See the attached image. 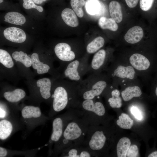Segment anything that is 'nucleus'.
<instances>
[{
  "label": "nucleus",
  "mask_w": 157,
  "mask_h": 157,
  "mask_svg": "<svg viewBox=\"0 0 157 157\" xmlns=\"http://www.w3.org/2000/svg\"><path fill=\"white\" fill-rule=\"evenodd\" d=\"M62 83L56 85L51 95L53 109L56 112L67 108H77L82 100L79 83L69 80Z\"/></svg>",
  "instance_id": "obj_1"
},
{
  "label": "nucleus",
  "mask_w": 157,
  "mask_h": 157,
  "mask_svg": "<svg viewBox=\"0 0 157 157\" xmlns=\"http://www.w3.org/2000/svg\"><path fill=\"white\" fill-rule=\"evenodd\" d=\"M89 124L81 112L66 124L59 144L63 150L69 147L82 145Z\"/></svg>",
  "instance_id": "obj_2"
},
{
  "label": "nucleus",
  "mask_w": 157,
  "mask_h": 157,
  "mask_svg": "<svg viewBox=\"0 0 157 157\" xmlns=\"http://www.w3.org/2000/svg\"><path fill=\"white\" fill-rule=\"evenodd\" d=\"M108 78L101 73L89 75L79 83L81 100L92 99L99 97L109 86Z\"/></svg>",
  "instance_id": "obj_3"
},
{
  "label": "nucleus",
  "mask_w": 157,
  "mask_h": 157,
  "mask_svg": "<svg viewBox=\"0 0 157 157\" xmlns=\"http://www.w3.org/2000/svg\"><path fill=\"white\" fill-rule=\"evenodd\" d=\"M82 100L77 108L81 112L83 117L90 125H97V119L105 114V107L97 98Z\"/></svg>",
  "instance_id": "obj_4"
},
{
  "label": "nucleus",
  "mask_w": 157,
  "mask_h": 157,
  "mask_svg": "<svg viewBox=\"0 0 157 157\" xmlns=\"http://www.w3.org/2000/svg\"><path fill=\"white\" fill-rule=\"evenodd\" d=\"M89 64L88 57H83L67 64L63 72V76L69 80L79 83L84 75L87 74Z\"/></svg>",
  "instance_id": "obj_5"
},
{
  "label": "nucleus",
  "mask_w": 157,
  "mask_h": 157,
  "mask_svg": "<svg viewBox=\"0 0 157 157\" xmlns=\"http://www.w3.org/2000/svg\"><path fill=\"white\" fill-rule=\"evenodd\" d=\"M54 51L58 58L65 63L66 65L70 62L79 58L76 52L72 50L71 46L66 43L60 42L57 44L54 47Z\"/></svg>",
  "instance_id": "obj_6"
},
{
  "label": "nucleus",
  "mask_w": 157,
  "mask_h": 157,
  "mask_svg": "<svg viewBox=\"0 0 157 157\" xmlns=\"http://www.w3.org/2000/svg\"><path fill=\"white\" fill-rule=\"evenodd\" d=\"M107 61L106 50L104 49L99 50L94 55L89 64L87 74L90 75L100 74L105 68Z\"/></svg>",
  "instance_id": "obj_7"
},
{
  "label": "nucleus",
  "mask_w": 157,
  "mask_h": 157,
  "mask_svg": "<svg viewBox=\"0 0 157 157\" xmlns=\"http://www.w3.org/2000/svg\"><path fill=\"white\" fill-rule=\"evenodd\" d=\"M108 75L110 77L132 79L135 77V72L134 68L131 65L124 66L113 65L108 69Z\"/></svg>",
  "instance_id": "obj_8"
},
{
  "label": "nucleus",
  "mask_w": 157,
  "mask_h": 157,
  "mask_svg": "<svg viewBox=\"0 0 157 157\" xmlns=\"http://www.w3.org/2000/svg\"><path fill=\"white\" fill-rule=\"evenodd\" d=\"M78 114L77 111L73 116L64 121L63 118L60 117H58L55 118L52 123V132L51 137V140L53 142H58L61 137L63 134L64 128L69 120L77 115Z\"/></svg>",
  "instance_id": "obj_9"
},
{
  "label": "nucleus",
  "mask_w": 157,
  "mask_h": 157,
  "mask_svg": "<svg viewBox=\"0 0 157 157\" xmlns=\"http://www.w3.org/2000/svg\"><path fill=\"white\" fill-rule=\"evenodd\" d=\"M3 35L8 40L11 42L21 43L25 41L26 35L22 29L14 27H8L3 31Z\"/></svg>",
  "instance_id": "obj_10"
},
{
  "label": "nucleus",
  "mask_w": 157,
  "mask_h": 157,
  "mask_svg": "<svg viewBox=\"0 0 157 157\" xmlns=\"http://www.w3.org/2000/svg\"><path fill=\"white\" fill-rule=\"evenodd\" d=\"M131 65L136 70L144 71L148 69L151 65L149 59L144 55L138 53L133 54L129 58Z\"/></svg>",
  "instance_id": "obj_11"
},
{
  "label": "nucleus",
  "mask_w": 157,
  "mask_h": 157,
  "mask_svg": "<svg viewBox=\"0 0 157 157\" xmlns=\"http://www.w3.org/2000/svg\"><path fill=\"white\" fill-rule=\"evenodd\" d=\"M63 156L90 157L94 156L86 147L82 145L68 148L63 150Z\"/></svg>",
  "instance_id": "obj_12"
},
{
  "label": "nucleus",
  "mask_w": 157,
  "mask_h": 157,
  "mask_svg": "<svg viewBox=\"0 0 157 157\" xmlns=\"http://www.w3.org/2000/svg\"><path fill=\"white\" fill-rule=\"evenodd\" d=\"M142 28L138 26H133L130 28L124 35L125 41L128 43L133 44L140 41L143 36Z\"/></svg>",
  "instance_id": "obj_13"
},
{
  "label": "nucleus",
  "mask_w": 157,
  "mask_h": 157,
  "mask_svg": "<svg viewBox=\"0 0 157 157\" xmlns=\"http://www.w3.org/2000/svg\"><path fill=\"white\" fill-rule=\"evenodd\" d=\"M36 85L40 88V92L43 98L47 99L51 97L52 83L49 78H44L39 79L37 81Z\"/></svg>",
  "instance_id": "obj_14"
},
{
  "label": "nucleus",
  "mask_w": 157,
  "mask_h": 157,
  "mask_svg": "<svg viewBox=\"0 0 157 157\" xmlns=\"http://www.w3.org/2000/svg\"><path fill=\"white\" fill-rule=\"evenodd\" d=\"M62 18L65 24L72 27H76L78 25L77 17L75 12L68 8L64 9L62 12Z\"/></svg>",
  "instance_id": "obj_15"
},
{
  "label": "nucleus",
  "mask_w": 157,
  "mask_h": 157,
  "mask_svg": "<svg viewBox=\"0 0 157 157\" xmlns=\"http://www.w3.org/2000/svg\"><path fill=\"white\" fill-rule=\"evenodd\" d=\"M32 65L33 69L36 70L38 74H43L48 72L50 69V66L48 64L41 62L38 55L33 53L31 55Z\"/></svg>",
  "instance_id": "obj_16"
},
{
  "label": "nucleus",
  "mask_w": 157,
  "mask_h": 157,
  "mask_svg": "<svg viewBox=\"0 0 157 157\" xmlns=\"http://www.w3.org/2000/svg\"><path fill=\"white\" fill-rule=\"evenodd\" d=\"M110 16L116 22L120 23L122 19V14L121 6L117 1H111L109 5Z\"/></svg>",
  "instance_id": "obj_17"
},
{
  "label": "nucleus",
  "mask_w": 157,
  "mask_h": 157,
  "mask_svg": "<svg viewBox=\"0 0 157 157\" xmlns=\"http://www.w3.org/2000/svg\"><path fill=\"white\" fill-rule=\"evenodd\" d=\"M142 93L140 88L135 85L128 87L122 92L121 94L123 100L126 101L130 100L134 97H139Z\"/></svg>",
  "instance_id": "obj_18"
},
{
  "label": "nucleus",
  "mask_w": 157,
  "mask_h": 157,
  "mask_svg": "<svg viewBox=\"0 0 157 157\" xmlns=\"http://www.w3.org/2000/svg\"><path fill=\"white\" fill-rule=\"evenodd\" d=\"M4 21L8 23L17 25H22L25 23L26 19L21 14L17 12L7 13L4 16Z\"/></svg>",
  "instance_id": "obj_19"
},
{
  "label": "nucleus",
  "mask_w": 157,
  "mask_h": 157,
  "mask_svg": "<svg viewBox=\"0 0 157 157\" xmlns=\"http://www.w3.org/2000/svg\"><path fill=\"white\" fill-rule=\"evenodd\" d=\"M26 95L25 92L22 89L17 88L12 91L5 92L3 96L8 101L15 103L18 102L24 98Z\"/></svg>",
  "instance_id": "obj_20"
},
{
  "label": "nucleus",
  "mask_w": 157,
  "mask_h": 157,
  "mask_svg": "<svg viewBox=\"0 0 157 157\" xmlns=\"http://www.w3.org/2000/svg\"><path fill=\"white\" fill-rule=\"evenodd\" d=\"M131 144L130 140L128 138L124 137L121 138L118 141L116 146L117 157H126Z\"/></svg>",
  "instance_id": "obj_21"
},
{
  "label": "nucleus",
  "mask_w": 157,
  "mask_h": 157,
  "mask_svg": "<svg viewBox=\"0 0 157 157\" xmlns=\"http://www.w3.org/2000/svg\"><path fill=\"white\" fill-rule=\"evenodd\" d=\"M22 117L24 118H37L40 117L42 113L40 108L37 106H27L21 111Z\"/></svg>",
  "instance_id": "obj_22"
},
{
  "label": "nucleus",
  "mask_w": 157,
  "mask_h": 157,
  "mask_svg": "<svg viewBox=\"0 0 157 157\" xmlns=\"http://www.w3.org/2000/svg\"><path fill=\"white\" fill-rule=\"evenodd\" d=\"M110 97L108 99V102L110 106L113 108H119L122 105V99L120 97L119 91L116 89L112 90L110 87Z\"/></svg>",
  "instance_id": "obj_23"
},
{
  "label": "nucleus",
  "mask_w": 157,
  "mask_h": 157,
  "mask_svg": "<svg viewBox=\"0 0 157 157\" xmlns=\"http://www.w3.org/2000/svg\"><path fill=\"white\" fill-rule=\"evenodd\" d=\"M105 40L101 36L98 37L89 42L86 47V51L88 54L94 53L104 45Z\"/></svg>",
  "instance_id": "obj_24"
},
{
  "label": "nucleus",
  "mask_w": 157,
  "mask_h": 157,
  "mask_svg": "<svg viewBox=\"0 0 157 157\" xmlns=\"http://www.w3.org/2000/svg\"><path fill=\"white\" fill-rule=\"evenodd\" d=\"M13 129L11 123L9 121L3 119L0 121V139L4 140L10 135Z\"/></svg>",
  "instance_id": "obj_25"
},
{
  "label": "nucleus",
  "mask_w": 157,
  "mask_h": 157,
  "mask_svg": "<svg viewBox=\"0 0 157 157\" xmlns=\"http://www.w3.org/2000/svg\"><path fill=\"white\" fill-rule=\"evenodd\" d=\"M98 23L100 27L103 29H108L116 31L118 28L117 24L112 18L102 17L99 19Z\"/></svg>",
  "instance_id": "obj_26"
},
{
  "label": "nucleus",
  "mask_w": 157,
  "mask_h": 157,
  "mask_svg": "<svg viewBox=\"0 0 157 157\" xmlns=\"http://www.w3.org/2000/svg\"><path fill=\"white\" fill-rule=\"evenodd\" d=\"M12 56L16 61L21 63L26 67H29L32 65L31 58L22 51L14 52L12 54Z\"/></svg>",
  "instance_id": "obj_27"
},
{
  "label": "nucleus",
  "mask_w": 157,
  "mask_h": 157,
  "mask_svg": "<svg viewBox=\"0 0 157 157\" xmlns=\"http://www.w3.org/2000/svg\"><path fill=\"white\" fill-rule=\"evenodd\" d=\"M116 124L120 127L124 129H130L133 126V121L127 114L122 113L119 116Z\"/></svg>",
  "instance_id": "obj_28"
},
{
  "label": "nucleus",
  "mask_w": 157,
  "mask_h": 157,
  "mask_svg": "<svg viewBox=\"0 0 157 157\" xmlns=\"http://www.w3.org/2000/svg\"><path fill=\"white\" fill-rule=\"evenodd\" d=\"M0 62L5 67L10 68L14 65L12 58L9 53L6 51L0 49Z\"/></svg>",
  "instance_id": "obj_29"
},
{
  "label": "nucleus",
  "mask_w": 157,
  "mask_h": 157,
  "mask_svg": "<svg viewBox=\"0 0 157 157\" xmlns=\"http://www.w3.org/2000/svg\"><path fill=\"white\" fill-rule=\"evenodd\" d=\"M70 4L76 15L79 17H83L84 13L82 7L85 4V0H71Z\"/></svg>",
  "instance_id": "obj_30"
},
{
  "label": "nucleus",
  "mask_w": 157,
  "mask_h": 157,
  "mask_svg": "<svg viewBox=\"0 0 157 157\" xmlns=\"http://www.w3.org/2000/svg\"><path fill=\"white\" fill-rule=\"evenodd\" d=\"M99 3L96 0H89L86 4L87 12L91 15L96 14L100 9Z\"/></svg>",
  "instance_id": "obj_31"
},
{
  "label": "nucleus",
  "mask_w": 157,
  "mask_h": 157,
  "mask_svg": "<svg viewBox=\"0 0 157 157\" xmlns=\"http://www.w3.org/2000/svg\"><path fill=\"white\" fill-rule=\"evenodd\" d=\"M23 6L26 9L35 8L40 12L43 10V8L41 6H38L35 4L33 0H23Z\"/></svg>",
  "instance_id": "obj_32"
},
{
  "label": "nucleus",
  "mask_w": 157,
  "mask_h": 157,
  "mask_svg": "<svg viewBox=\"0 0 157 157\" xmlns=\"http://www.w3.org/2000/svg\"><path fill=\"white\" fill-rule=\"evenodd\" d=\"M154 0H140V6L143 11H147L151 7Z\"/></svg>",
  "instance_id": "obj_33"
},
{
  "label": "nucleus",
  "mask_w": 157,
  "mask_h": 157,
  "mask_svg": "<svg viewBox=\"0 0 157 157\" xmlns=\"http://www.w3.org/2000/svg\"><path fill=\"white\" fill-rule=\"evenodd\" d=\"M138 149L136 145H133L130 146L127 153L126 157H138Z\"/></svg>",
  "instance_id": "obj_34"
},
{
  "label": "nucleus",
  "mask_w": 157,
  "mask_h": 157,
  "mask_svg": "<svg viewBox=\"0 0 157 157\" xmlns=\"http://www.w3.org/2000/svg\"><path fill=\"white\" fill-rule=\"evenodd\" d=\"M131 111L136 119L139 120L142 119L143 116L142 113L138 108L135 106L133 107L131 109Z\"/></svg>",
  "instance_id": "obj_35"
},
{
  "label": "nucleus",
  "mask_w": 157,
  "mask_h": 157,
  "mask_svg": "<svg viewBox=\"0 0 157 157\" xmlns=\"http://www.w3.org/2000/svg\"><path fill=\"white\" fill-rule=\"evenodd\" d=\"M139 0H125L128 6L130 8H133L137 5Z\"/></svg>",
  "instance_id": "obj_36"
},
{
  "label": "nucleus",
  "mask_w": 157,
  "mask_h": 157,
  "mask_svg": "<svg viewBox=\"0 0 157 157\" xmlns=\"http://www.w3.org/2000/svg\"><path fill=\"white\" fill-rule=\"evenodd\" d=\"M8 154V152L6 149L0 147V157H6Z\"/></svg>",
  "instance_id": "obj_37"
},
{
  "label": "nucleus",
  "mask_w": 157,
  "mask_h": 157,
  "mask_svg": "<svg viewBox=\"0 0 157 157\" xmlns=\"http://www.w3.org/2000/svg\"><path fill=\"white\" fill-rule=\"evenodd\" d=\"M148 157H157V151L152 152L148 156Z\"/></svg>",
  "instance_id": "obj_38"
},
{
  "label": "nucleus",
  "mask_w": 157,
  "mask_h": 157,
  "mask_svg": "<svg viewBox=\"0 0 157 157\" xmlns=\"http://www.w3.org/2000/svg\"><path fill=\"white\" fill-rule=\"evenodd\" d=\"M46 0H33L34 3L37 4H40Z\"/></svg>",
  "instance_id": "obj_39"
},
{
  "label": "nucleus",
  "mask_w": 157,
  "mask_h": 157,
  "mask_svg": "<svg viewBox=\"0 0 157 157\" xmlns=\"http://www.w3.org/2000/svg\"><path fill=\"white\" fill-rule=\"evenodd\" d=\"M155 92L156 96L157 97V86H156V88L155 91Z\"/></svg>",
  "instance_id": "obj_40"
},
{
  "label": "nucleus",
  "mask_w": 157,
  "mask_h": 157,
  "mask_svg": "<svg viewBox=\"0 0 157 157\" xmlns=\"http://www.w3.org/2000/svg\"><path fill=\"white\" fill-rule=\"evenodd\" d=\"M3 0H0V3H1L3 2Z\"/></svg>",
  "instance_id": "obj_41"
},
{
  "label": "nucleus",
  "mask_w": 157,
  "mask_h": 157,
  "mask_svg": "<svg viewBox=\"0 0 157 157\" xmlns=\"http://www.w3.org/2000/svg\"><path fill=\"white\" fill-rule=\"evenodd\" d=\"M103 0V1H106V0Z\"/></svg>",
  "instance_id": "obj_42"
}]
</instances>
